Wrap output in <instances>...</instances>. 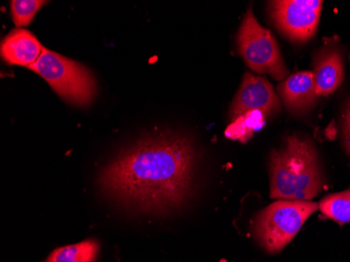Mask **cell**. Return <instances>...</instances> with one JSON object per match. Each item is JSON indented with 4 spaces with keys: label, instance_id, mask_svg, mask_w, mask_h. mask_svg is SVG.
Wrapping results in <instances>:
<instances>
[{
    "label": "cell",
    "instance_id": "3",
    "mask_svg": "<svg viewBox=\"0 0 350 262\" xmlns=\"http://www.w3.org/2000/svg\"><path fill=\"white\" fill-rule=\"evenodd\" d=\"M29 70L44 79L68 103L84 107L97 94V83L88 68L47 49Z\"/></svg>",
    "mask_w": 350,
    "mask_h": 262
},
{
    "label": "cell",
    "instance_id": "8",
    "mask_svg": "<svg viewBox=\"0 0 350 262\" xmlns=\"http://www.w3.org/2000/svg\"><path fill=\"white\" fill-rule=\"evenodd\" d=\"M1 58L11 65L29 68L42 55L44 47L25 29H15L1 42Z\"/></svg>",
    "mask_w": 350,
    "mask_h": 262
},
{
    "label": "cell",
    "instance_id": "6",
    "mask_svg": "<svg viewBox=\"0 0 350 262\" xmlns=\"http://www.w3.org/2000/svg\"><path fill=\"white\" fill-rule=\"evenodd\" d=\"M321 0H282L269 3V15L281 34L306 42L314 37L321 14Z\"/></svg>",
    "mask_w": 350,
    "mask_h": 262
},
{
    "label": "cell",
    "instance_id": "15",
    "mask_svg": "<svg viewBox=\"0 0 350 262\" xmlns=\"http://www.w3.org/2000/svg\"><path fill=\"white\" fill-rule=\"evenodd\" d=\"M343 141L344 148L350 157V98L345 105L343 114Z\"/></svg>",
    "mask_w": 350,
    "mask_h": 262
},
{
    "label": "cell",
    "instance_id": "12",
    "mask_svg": "<svg viewBox=\"0 0 350 262\" xmlns=\"http://www.w3.org/2000/svg\"><path fill=\"white\" fill-rule=\"evenodd\" d=\"M322 214L339 224L350 222V190L328 195L320 202Z\"/></svg>",
    "mask_w": 350,
    "mask_h": 262
},
{
    "label": "cell",
    "instance_id": "4",
    "mask_svg": "<svg viewBox=\"0 0 350 262\" xmlns=\"http://www.w3.org/2000/svg\"><path fill=\"white\" fill-rule=\"evenodd\" d=\"M308 200H278L257 215L254 230L261 247L269 254L282 251L317 209Z\"/></svg>",
    "mask_w": 350,
    "mask_h": 262
},
{
    "label": "cell",
    "instance_id": "14",
    "mask_svg": "<svg viewBox=\"0 0 350 262\" xmlns=\"http://www.w3.org/2000/svg\"><path fill=\"white\" fill-rule=\"evenodd\" d=\"M262 117L261 112H250L245 114L243 117L238 118L237 121L234 122L229 128H228L226 135L230 139H237L241 141H245L251 137L254 130H256L258 125V118Z\"/></svg>",
    "mask_w": 350,
    "mask_h": 262
},
{
    "label": "cell",
    "instance_id": "13",
    "mask_svg": "<svg viewBox=\"0 0 350 262\" xmlns=\"http://www.w3.org/2000/svg\"><path fill=\"white\" fill-rule=\"evenodd\" d=\"M47 1L41 0H13L11 1L12 19L16 27H27L34 19L37 12L46 5Z\"/></svg>",
    "mask_w": 350,
    "mask_h": 262
},
{
    "label": "cell",
    "instance_id": "7",
    "mask_svg": "<svg viewBox=\"0 0 350 262\" xmlns=\"http://www.w3.org/2000/svg\"><path fill=\"white\" fill-rule=\"evenodd\" d=\"M279 110L280 102L269 81L262 77L254 76L247 73L232 103L230 110L231 119L236 120L255 112L273 116L278 114Z\"/></svg>",
    "mask_w": 350,
    "mask_h": 262
},
{
    "label": "cell",
    "instance_id": "9",
    "mask_svg": "<svg viewBox=\"0 0 350 262\" xmlns=\"http://www.w3.org/2000/svg\"><path fill=\"white\" fill-rule=\"evenodd\" d=\"M278 92L285 107L291 112H308L318 98L314 73L306 70L292 75L279 84Z\"/></svg>",
    "mask_w": 350,
    "mask_h": 262
},
{
    "label": "cell",
    "instance_id": "10",
    "mask_svg": "<svg viewBox=\"0 0 350 262\" xmlns=\"http://www.w3.org/2000/svg\"><path fill=\"white\" fill-rule=\"evenodd\" d=\"M317 96H329L343 82V59L337 50H324L318 55L314 64Z\"/></svg>",
    "mask_w": 350,
    "mask_h": 262
},
{
    "label": "cell",
    "instance_id": "11",
    "mask_svg": "<svg viewBox=\"0 0 350 262\" xmlns=\"http://www.w3.org/2000/svg\"><path fill=\"white\" fill-rule=\"evenodd\" d=\"M99 252V241L90 238L57 248L43 262H97Z\"/></svg>",
    "mask_w": 350,
    "mask_h": 262
},
{
    "label": "cell",
    "instance_id": "2",
    "mask_svg": "<svg viewBox=\"0 0 350 262\" xmlns=\"http://www.w3.org/2000/svg\"><path fill=\"white\" fill-rule=\"evenodd\" d=\"M271 196L285 200H310L322 188V173L314 144L292 135L269 157Z\"/></svg>",
    "mask_w": 350,
    "mask_h": 262
},
{
    "label": "cell",
    "instance_id": "5",
    "mask_svg": "<svg viewBox=\"0 0 350 262\" xmlns=\"http://www.w3.org/2000/svg\"><path fill=\"white\" fill-rule=\"evenodd\" d=\"M238 49L247 66L258 74L283 80L288 76L277 41L269 29L259 25L252 8L243 18L237 36Z\"/></svg>",
    "mask_w": 350,
    "mask_h": 262
},
{
    "label": "cell",
    "instance_id": "1",
    "mask_svg": "<svg viewBox=\"0 0 350 262\" xmlns=\"http://www.w3.org/2000/svg\"><path fill=\"white\" fill-rule=\"evenodd\" d=\"M196 153L176 135L145 137L102 170V191L125 208L149 214L180 209L193 192Z\"/></svg>",
    "mask_w": 350,
    "mask_h": 262
}]
</instances>
